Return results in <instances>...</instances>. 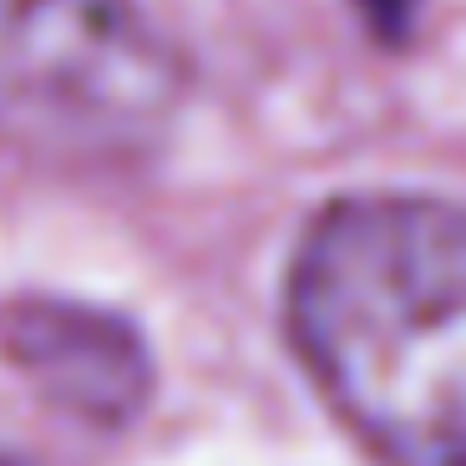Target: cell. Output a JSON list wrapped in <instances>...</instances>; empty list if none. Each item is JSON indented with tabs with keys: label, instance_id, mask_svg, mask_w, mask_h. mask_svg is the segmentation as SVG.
Returning <instances> with one entry per match:
<instances>
[{
	"label": "cell",
	"instance_id": "obj_1",
	"mask_svg": "<svg viewBox=\"0 0 466 466\" xmlns=\"http://www.w3.org/2000/svg\"><path fill=\"white\" fill-rule=\"evenodd\" d=\"M288 339L383 466H466V205L332 198L288 262Z\"/></svg>",
	"mask_w": 466,
	"mask_h": 466
},
{
	"label": "cell",
	"instance_id": "obj_4",
	"mask_svg": "<svg viewBox=\"0 0 466 466\" xmlns=\"http://www.w3.org/2000/svg\"><path fill=\"white\" fill-rule=\"evenodd\" d=\"M0 466H14V460H0Z\"/></svg>",
	"mask_w": 466,
	"mask_h": 466
},
{
	"label": "cell",
	"instance_id": "obj_3",
	"mask_svg": "<svg viewBox=\"0 0 466 466\" xmlns=\"http://www.w3.org/2000/svg\"><path fill=\"white\" fill-rule=\"evenodd\" d=\"M7 351L33 370V383H46L58 402H77V409H128L141 396V351L122 326H109L103 313H84V307H20L14 332H7Z\"/></svg>",
	"mask_w": 466,
	"mask_h": 466
},
{
	"label": "cell",
	"instance_id": "obj_2",
	"mask_svg": "<svg viewBox=\"0 0 466 466\" xmlns=\"http://www.w3.org/2000/svg\"><path fill=\"white\" fill-rule=\"evenodd\" d=\"M186 103V58L141 0H0V135L58 160H128Z\"/></svg>",
	"mask_w": 466,
	"mask_h": 466
}]
</instances>
